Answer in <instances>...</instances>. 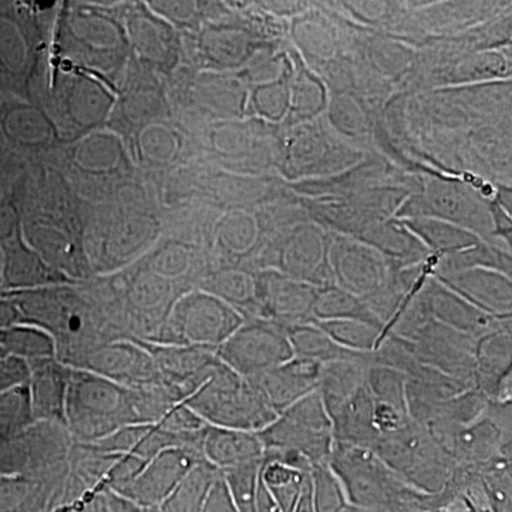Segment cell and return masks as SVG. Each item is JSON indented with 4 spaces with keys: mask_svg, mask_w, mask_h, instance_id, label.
I'll return each instance as SVG.
<instances>
[{
    "mask_svg": "<svg viewBox=\"0 0 512 512\" xmlns=\"http://www.w3.org/2000/svg\"><path fill=\"white\" fill-rule=\"evenodd\" d=\"M64 417L77 444H94L141 423L133 392L106 377L72 369Z\"/></svg>",
    "mask_w": 512,
    "mask_h": 512,
    "instance_id": "6da1fadb",
    "label": "cell"
},
{
    "mask_svg": "<svg viewBox=\"0 0 512 512\" xmlns=\"http://www.w3.org/2000/svg\"><path fill=\"white\" fill-rule=\"evenodd\" d=\"M184 403L208 426L222 429L259 433L279 417L247 379L221 360Z\"/></svg>",
    "mask_w": 512,
    "mask_h": 512,
    "instance_id": "7a4b0ae2",
    "label": "cell"
},
{
    "mask_svg": "<svg viewBox=\"0 0 512 512\" xmlns=\"http://www.w3.org/2000/svg\"><path fill=\"white\" fill-rule=\"evenodd\" d=\"M370 450L407 483L430 487L446 476L451 456L417 423L390 436L377 437Z\"/></svg>",
    "mask_w": 512,
    "mask_h": 512,
    "instance_id": "3957f363",
    "label": "cell"
},
{
    "mask_svg": "<svg viewBox=\"0 0 512 512\" xmlns=\"http://www.w3.org/2000/svg\"><path fill=\"white\" fill-rule=\"evenodd\" d=\"M242 326L237 313L218 299L191 295L178 303L167 333L156 345L197 346L217 350Z\"/></svg>",
    "mask_w": 512,
    "mask_h": 512,
    "instance_id": "277c9868",
    "label": "cell"
},
{
    "mask_svg": "<svg viewBox=\"0 0 512 512\" xmlns=\"http://www.w3.org/2000/svg\"><path fill=\"white\" fill-rule=\"evenodd\" d=\"M217 356L244 379L262 375L289 362L293 356L288 332L281 326H241L217 349Z\"/></svg>",
    "mask_w": 512,
    "mask_h": 512,
    "instance_id": "5b68a950",
    "label": "cell"
},
{
    "mask_svg": "<svg viewBox=\"0 0 512 512\" xmlns=\"http://www.w3.org/2000/svg\"><path fill=\"white\" fill-rule=\"evenodd\" d=\"M77 369L96 373L130 390L163 382L153 356L138 340L107 343L84 357Z\"/></svg>",
    "mask_w": 512,
    "mask_h": 512,
    "instance_id": "8992f818",
    "label": "cell"
},
{
    "mask_svg": "<svg viewBox=\"0 0 512 512\" xmlns=\"http://www.w3.org/2000/svg\"><path fill=\"white\" fill-rule=\"evenodd\" d=\"M201 461L207 460L198 451L168 448L148 461L144 470L117 493L136 504H163L184 477Z\"/></svg>",
    "mask_w": 512,
    "mask_h": 512,
    "instance_id": "52a82bcc",
    "label": "cell"
},
{
    "mask_svg": "<svg viewBox=\"0 0 512 512\" xmlns=\"http://www.w3.org/2000/svg\"><path fill=\"white\" fill-rule=\"evenodd\" d=\"M320 370L322 363L293 356L284 365L247 380L261 393L265 402L281 414L302 397L318 390Z\"/></svg>",
    "mask_w": 512,
    "mask_h": 512,
    "instance_id": "ba28073f",
    "label": "cell"
},
{
    "mask_svg": "<svg viewBox=\"0 0 512 512\" xmlns=\"http://www.w3.org/2000/svg\"><path fill=\"white\" fill-rule=\"evenodd\" d=\"M205 460L221 471L264 460L265 446L254 431L207 426L202 441Z\"/></svg>",
    "mask_w": 512,
    "mask_h": 512,
    "instance_id": "9c48e42d",
    "label": "cell"
},
{
    "mask_svg": "<svg viewBox=\"0 0 512 512\" xmlns=\"http://www.w3.org/2000/svg\"><path fill=\"white\" fill-rule=\"evenodd\" d=\"M329 417L335 443L370 448L379 437L375 426V402L367 380Z\"/></svg>",
    "mask_w": 512,
    "mask_h": 512,
    "instance_id": "30bf717a",
    "label": "cell"
},
{
    "mask_svg": "<svg viewBox=\"0 0 512 512\" xmlns=\"http://www.w3.org/2000/svg\"><path fill=\"white\" fill-rule=\"evenodd\" d=\"M265 448H286L302 453L311 460L313 466L329 464L335 439L332 433L313 430L279 414L274 423L259 431Z\"/></svg>",
    "mask_w": 512,
    "mask_h": 512,
    "instance_id": "8fae6325",
    "label": "cell"
},
{
    "mask_svg": "<svg viewBox=\"0 0 512 512\" xmlns=\"http://www.w3.org/2000/svg\"><path fill=\"white\" fill-rule=\"evenodd\" d=\"M373 363V355L365 360H335L323 363L318 392L329 414L335 412L340 404L366 383L367 372Z\"/></svg>",
    "mask_w": 512,
    "mask_h": 512,
    "instance_id": "7c38bea8",
    "label": "cell"
},
{
    "mask_svg": "<svg viewBox=\"0 0 512 512\" xmlns=\"http://www.w3.org/2000/svg\"><path fill=\"white\" fill-rule=\"evenodd\" d=\"M286 332L291 340L293 355L316 360L322 365L335 360H365L373 355L340 348L318 325H296L286 329Z\"/></svg>",
    "mask_w": 512,
    "mask_h": 512,
    "instance_id": "4fadbf2b",
    "label": "cell"
},
{
    "mask_svg": "<svg viewBox=\"0 0 512 512\" xmlns=\"http://www.w3.org/2000/svg\"><path fill=\"white\" fill-rule=\"evenodd\" d=\"M221 471L208 461L192 468L163 503V512H202Z\"/></svg>",
    "mask_w": 512,
    "mask_h": 512,
    "instance_id": "5bb4252c",
    "label": "cell"
},
{
    "mask_svg": "<svg viewBox=\"0 0 512 512\" xmlns=\"http://www.w3.org/2000/svg\"><path fill=\"white\" fill-rule=\"evenodd\" d=\"M340 348L357 353H373L383 342V328L357 319L326 320L316 323Z\"/></svg>",
    "mask_w": 512,
    "mask_h": 512,
    "instance_id": "9a60e30c",
    "label": "cell"
},
{
    "mask_svg": "<svg viewBox=\"0 0 512 512\" xmlns=\"http://www.w3.org/2000/svg\"><path fill=\"white\" fill-rule=\"evenodd\" d=\"M367 387L377 403L387 404L394 409L409 413L406 399V376L390 367L370 366L367 372Z\"/></svg>",
    "mask_w": 512,
    "mask_h": 512,
    "instance_id": "2e32d148",
    "label": "cell"
}]
</instances>
